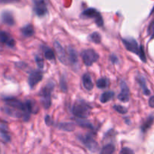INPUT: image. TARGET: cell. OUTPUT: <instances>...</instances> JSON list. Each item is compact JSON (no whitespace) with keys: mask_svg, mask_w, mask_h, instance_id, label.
<instances>
[{"mask_svg":"<svg viewBox=\"0 0 154 154\" xmlns=\"http://www.w3.org/2000/svg\"><path fill=\"white\" fill-rule=\"evenodd\" d=\"M123 43L124 45L126 50L130 52L137 54L140 57L141 60L144 63L147 62L145 53H144V48L141 45H138V42L133 38H123L122 39Z\"/></svg>","mask_w":154,"mask_h":154,"instance_id":"6da1fadb","label":"cell"},{"mask_svg":"<svg viewBox=\"0 0 154 154\" xmlns=\"http://www.w3.org/2000/svg\"><path fill=\"white\" fill-rule=\"evenodd\" d=\"M91 110V106L85 101L78 100L72 106V112L78 118H87L90 116Z\"/></svg>","mask_w":154,"mask_h":154,"instance_id":"7a4b0ae2","label":"cell"},{"mask_svg":"<svg viewBox=\"0 0 154 154\" xmlns=\"http://www.w3.org/2000/svg\"><path fill=\"white\" fill-rule=\"evenodd\" d=\"M54 82L51 81L43 87L40 92L41 102L45 109H48L51 106V99H52V92L54 89Z\"/></svg>","mask_w":154,"mask_h":154,"instance_id":"3957f363","label":"cell"},{"mask_svg":"<svg viewBox=\"0 0 154 154\" xmlns=\"http://www.w3.org/2000/svg\"><path fill=\"white\" fill-rule=\"evenodd\" d=\"M78 140L87 147L89 151L92 153H96L99 151V145L97 141L95 140L91 134H86L84 135H79Z\"/></svg>","mask_w":154,"mask_h":154,"instance_id":"277c9868","label":"cell"},{"mask_svg":"<svg viewBox=\"0 0 154 154\" xmlns=\"http://www.w3.org/2000/svg\"><path fill=\"white\" fill-rule=\"evenodd\" d=\"M81 17L82 18H90V19H94L95 22H96V25L99 26H103L104 21L103 18H102V14L98 11L96 9L93 8H90L81 13Z\"/></svg>","mask_w":154,"mask_h":154,"instance_id":"5b68a950","label":"cell"},{"mask_svg":"<svg viewBox=\"0 0 154 154\" xmlns=\"http://www.w3.org/2000/svg\"><path fill=\"white\" fill-rule=\"evenodd\" d=\"M81 57L85 66H91L93 63L99 60V55L94 50L87 49L81 52Z\"/></svg>","mask_w":154,"mask_h":154,"instance_id":"8992f818","label":"cell"},{"mask_svg":"<svg viewBox=\"0 0 154 154\" xmlns=\"http://www.w3.org/2000/svg\"><path fill=\"white\" fill-rule=\"evenodd\" d=\"M32 2L34 12L37 16L44 17L48 14L46 0H32Z\"/></svg>","mask_w":154,"mask_h":154,"instance_id":"52a82bcc","label":"cell"},{"mask_svg":"<svg viewBox=\"0 0 154 154\" xmlns=\"http://www.w3.org/2000/svg\"><path fill=\"white\" fill-rule=\"evenodd\" d=\"M3 100H4L6 105L20 110V111H22L23 114L24 108H25V104H24V102H22L19 99H16V98L10 97V96L9 97H5L3 99Z\"/></svg>","mask_w":154,"mask_h":154,"instance_id":"ba28073f","label":"cell"},{"mask_svg":"<svg viewBox=\"0 0 154 154\" xmlns=\"http://www.w3.org/2000/svg\"><path fill=\"white\" fill-rule=\"evenodd\" d=\"M43 79V73L40 70H35L30 72L28 78V84L30 88L32 89Z\"/></svg>","mask_w":154,"mask_h":154,"instance_id":"9c48e42d","label":"cell"},{"mask_svg":"<svg viewBox=\"0 0 154 154\" xmlns=\"http://www.w3.org/2000/svg\"><path fill=\"white\" fill-rule=\"evenodd\" d=\"M120 88H121V90L117 98L120 102H128L130 99V91H129V87L125 81H122L120 82Z\"/></svg>","mask_w":154,"mask_h":154,"instance_id":"30bf717a","label":"cell"},{"mask_svg":"<svg viewBox=\"0 0 154 154\" xmlns=\"http://www.w3.org/2000/svg\"><path fill=\"white\" fill-rule=\"evenodd\" d=\"M54 49H55L56 53H57V56H58V58L60 60V61L63 64H66L68 62L67 60V55H66V53L65 51V49L63 48V47L62 46L61 44L60 43L57 41H55L54 43Z\"/></svg>","mask_w":154,"mask_h":154,"instance_id":"8fae6325","label":"cell"},{"mask_svg":"<svg viewBox=\"0 0 154 154\" xmlns=\"http://www.w3.org/2000/svg\"><path fill=\"white\" fill-rule=\"evenodd\" d=\"M0 42L2 44H5L8 47L13 48L16 45V42L14 39L12 38L9 33L5 31H0Z\"/></svg>","mask_w":154,"mask_h":154,"instance_id":"7c38bea8","label":"cell"},{"mask_svg":"<svg viewBox=\"0 0 154 154\" xmlns=\"http://www.w3.org/2000/svg\"><path fill=\"white\" fill-rule=\"evenodd\" d=\"M1 20L3 23L12 26L15 24V19L13 14L9 11H5L1 14Z\"/></svg>","mask_w":154,"mask_h":154,"instance_id":"4fadbf2b","label":"cell"},{"mask_svg":"<svg viewBox=\"0 0 154 154\" xmlns=\"http://www.w3.org/2000/svg\"><path fill=\"white\" fill-rule=\"evenodd\" d=\"M67 60L72 65L76 66L78 63V56L76 50L72 47H69L67 48Z\"/></svg>","mask_w":154,"mask_h":154,"instance_id":"5bb4252c","label":"cell"},{"mask_svg":"<svg viewBox=\"0 0 154 154\" xmlns=\"http://www.w3.org/2000/svg\"><path fill=\"white\" fill-rule=\"evenodd\" d=\"M2 110L6 114H8V115L10 116V117H16V118H20V117H23L22 111H20V110L18 109H16V108L8 106V105H6L5 106H4V108H2Z\"/></svg>","mask_w":154,"mask_h":154,"instance_id":"9a60e30c","label":"cell"},{"mask_svg":"<svg viewBox=\"0 0 154 154\" xmlns=\"http://www.w3.org/2000/svg\"><path fill=\"white\" fill-rule=\"evenodd\" d=\"M82 84L84 88L87 90H92L94 87V84H93L92 78L90 77V74L85 73L82 77Z\"/></svg>","mask_w":154,"mask_h":154,"instance_id":"2e32d148","label":"cell"},{"mask_svg":"<svg viewBox=\"0 0 154 154\" xmlns=\"http://www.w3.org/2000/svg\"><path fill=\"white\" fill-rule=\"evenodd\" d=\"M137 81H138L139 85L141 86L144 94L146 95V96H148V95H150V90L147 88V84H146V80H145V78H144V77L142 76V75H138V78H137Z\"/></svg>","mask_w":154,"mask_h":154,"instance_id":"e0dca14e","label":"cell"},{"mask_svg":"<svg viewBox=\"0 0 154 154\" xmlns=\"http://www.w3.org/2000/svg\"><path fill=\"white\" fill-rule=\"evenodd\" d=\"M21 32L25 37H31L35 34L34 27L32 24H27L21 28Z\"/></svg>","mask_w":154,"mask_h":154,"instance_id":"ac0fdd59","label":"cell"},{"mask_svg":"<svg viewBox=\"0 0 154 154\" xmlns=\"http://www.w3.org/2000/svg\"><path fill=\"white\" fill-rule=\"evenodd\" d=\"M153 121H154V116H153V115L149 116V117L147 118V120L144 122V123L142 124V126H141V132H144H144H147V131L148 130L150 127H151Z\"/></svg>","mask_w":154,"mask_h":154,"instance_id":"d6986e66","label":"cell"},{"mask_svg":"<svg viewBox=\"0 0 154 154\" xmlns=\"http://www.w3.org/2000/svg\"><path fill=\"white\" fill-rule=\"evenodd\" d=\"M114 92L113 91H107L105 92L102 94V96H100V102L102 103H106V102H109L111 99L114 98Z\"/></svg>","mask_w":154,"mask_h":154,"instance_id":"ffe728a7","label":"cell"},{"mask_svg":"<svg viewBox=\"0 0 154 154\" xmlns=\"http://www.w3.org/2000/svg\"><path fill=\"white\" fill-rule=\"evenodd\" d=\"M76 123L78 126H81L83 128H87V129H93V126L90 122L86 120V118H78L76 119Z\"/></svg>","mask_w":154,"mask_h":154,"instance_id":"44dd1931","label":"cell"},{"mask_svg":"<svg viewBox=\"0 0 154 154\" xmlns=\"http://www.w3.org/2000/svg\"><path fill=\"white\" fill-rule=\"evenodd\" d=\"M58 128L61 130L72 132L75 129V126L72 123H61L58 125Z\"/></svg>","mask_w":154,"mask_h":154,"instance_id":"7402d4cb","label":"cell"},{"mask_svg":"<svg viewBox=\"0 0 154 154\" xmlns=\"http://www.w3.org/2000/svg\"><path fill=\"white\" fill-rule=\"evenodd\" d=\"M110 85L109 79L107 78H101L96 81V87L99 89H105Z\"/></svg>","mask_w":154,"mask_h":154,"instance_id":"603a6c76","label":"cell"},{"mask_svg":"<svg viewBox=\"0 0 154 154\" xmlns=\"http://www.w3.org/2000/svg\"><path fill=\"white\" fill-rule=\"evenodd\" d=\"M43 51L45 57L48 60H53L55 58V54L53 50L51 48H48V47L45 46L43 47Z\"/></svg>","mask_w":154,"mask_h":154,"instance_id":"cb8c5ba5","label":"cell"},{"mask_svg":"<svg viewBox=\"0 0 154 154\" xmlns=\"http://www.w3.org/2000/svg\"><path fill=\"white\" fill-rule=\"evenodd\" d=\"M89 39H90V42H93L95 44H99L102 41V36L97 32H93L92 34L90 35L89 36Z\"/></svg>","mask_w":154,"mask_h":154,"instance_id":"d4e9b609","label":"cell"},{"mask_svg":"<svg viewBox=\"0 0 154 154\" xmlns=\"http://www.w3.org/2000/svg\"><path fill=\"white\" fill-rule=\"evenodd\" d=\"M114 151H115V147L112 144H108L102 149L100 153L102 154H112L114 153Z\"/></svg>","mask_w":154,"mask_h":154,"instance_id":"484cf974","label":"cell"},{"mask_svg":"<svg viewBox=\"0 0 154 154\" xmlns=\"http://www.w3.org/2000/svg\"><path fill=\"white\" fill-rule=\"evenodd\" d=\"M0 135H1L2 138L5 141H7V142L10 141L11 140L10 135H9L7 129H5L4 127H0Z\"/></svg>","mask_w":154,"mask_h":154,"instance_id":"4316f807","label":"cell"},{"mask_svg":"<svg viewBox=\"0 0 154 154\" xmlns=\"http://www.w3.org/2000/svg\"><path fill=\"white\" fill-rule=\"evenodd\" d=\"M35 63L36 64H37L38 67L40 69H43L44 66H45V62H44V60L42 57V56L35 55Z\"/></svg>","mask_w":154,"mask_h":154,"instance_id":"83f0119b","label":"cell"},{"mask_svg":"<svg viewBox=\"0 0 154 154\" xmlns=\"http://www.w3.org/2000/svg\"><path fill=\"white\" fill-rule=\"evenodd\" d=\"M147 34L150 35V39L154 38V19L150 22V25H149L148 29H147Z\"/></svg>","mask_w":154,"mask_h":154,"instance_id":"f1b7e54d","label":"cell"},{"mask_svg":"<svg viewBox=\"0 0 154 154\" xmlns=\"http://www.w3.org/2000/svg\"><path fill=\"white\" fill-rule=\"evenodd\" d=\"M114 109L117 112L120 113V114H125L127 113V108H124L122 105H115L114 106Z\"/></svg>","mask_w":154,"mask_h":154,"instance_id":"f546056e","label":"cell"},{"mask_svg":"<svg viewBox=\"0 0 154 154\" xmlns=\"http://www.w3.org/2000/svg\"><path fill=\"white\" fill-rule=\"evenodd\" d=\"M60 87H61L62 90L63 92L67 91V85H66V81L64 77H63L60 80Z\"/></svg>","mask_w":154,"mask_h":154,"instance_id":"4dcf8cb0","label":"cell"},{"mask_svg":"<svg viewBox=\"0 0 154 154\" xmlns=\"http://www.w3.org/2000/svg\"><path fill=\"white\" fill-rule=\"evenodd\" d=\"M120 153L131 154V153H134V151L131 150V149L128 148V147H124V148H123L121 150H120Z\"/></svg>","mask_w":154,"mask_h":154,"instance_id":"1f68e13d","label":"cell"},{"mask_svg":"<svg viewBox=\"0 0 154 154\" xmlns=\"http://www.w3.org/2000/svg\"><path fill=\"white\" fill-rule=\"evenodd\" d=\"M111 61L113 64H116V63H118L119 60H118V58H117V56H115L114 54H113V55L111 56Z\"/></svg>","mask_w":154,"mask_h":154,"instance_id":"d6a6232c","label":"cell"},{"mask_svg":"<svg viewBox=\"0 0 154 154\" xmlns=\"http://www.w3.org/2000/svg\"><path fill=\"white\" fill-rule=\"evenodd\" d=\"M45 123H46V124L48 125V126H51V125L53 123V121L52 120H51L50 116L47 115L46 117H45Z\"/></svg>","mask_w":154,"mask_h":154,"instance_id":"836d02e7","label":"cell"},{"mask_svg":"<svg viewBox=\"0 0 154 154\" xmlns=\"http://www.w3.org/2000/svg\"><path fill=\"white\" fill-rule=\"evenodd\" d=\"M19 0H0V3L2 4H8V3H13L17 2Z\"/></svg>","mask_w":154,"mask_h":154,"instance_id":"e575fe53","label":"cell"},{"mask_svg":"<svg viewBox=\"0 0 154 154\" xmlns=\"http://www.w3.org/2000/svg\"><path fill=\"white\" fill-rule=\"evenodd\" d=\"M149 105L151 108H154V96H152L150 99V100H149Z\"/></svg>","mask_w":154,"mask_h":154,"instance_id":"d590c367","label":"cell"},{"mask_svg":"<svg viewBox=\"0 0 154 154\" xmlns=\"http://www.w3.org/2000/svg\"><path fill=\"white\" fill-rule=\"evenodd\" d=\"M153 14H154V7L152 8L151 11H150V15H153Z\"/></svg>","mask_w":154,"mask_h":154,"instance_id":"8d00e7d4","label":"cell"}]
</instances>
